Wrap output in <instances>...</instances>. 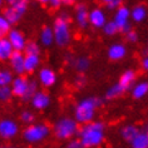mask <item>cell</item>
I'll use <instances>...</instances> for the list:
<instances>
[{
  "instance_id": "cell-1",
  "label": "cell",
  "mask_w": 148,
  "mask_h": 148,
  "mask_svg": "<svg viewBox=\"0 0 148 148\" xmlns=\"http://www.w3.org/2000/svg\"><path fill=\"white\" fill-rule=\"evenodd\" d=\"M77 137L84 148H97L106 139V124L102 121H92L89 123L80 124Z\"/></svg>"
},
{
  "instance_id": "cell-2",
  "label": "cell",
  "mask_w": 148,
  "mask_h": 148,
  "mask_svg": "<svg viewBox=\"0 0 148 148\" xmlns=\"http://www.w3.org/2000/svg\"><path fill=\"white\" fill-rule=\"evenodd\" d=\"M103 104L102 98L98 97H84L74 107L73 117L79 124H86L94 121L95 110Z\"/></svg>"
},
{
  "instance_id": "cell-3",
  "label": "cell",
  "mask_w": 148,
  "mask_h": 148,
  "mask_svg": "<svg viewBox=\"0 0 148 148\" xmlns=\"http://www.w3.org/2000/svg\"><path fill=\"white\" fill-rule=\"evenodd\" d=\"M54 44L59 48L68 47L72 42V29H70V16L66 12H62L55 18L53 24Z\"/></svg>"
},
{
  "instance_id": "cell-4",
  "label": "cell",
  "mask_w": 148,
  "mask_h": 148,
  "mask_svg": "<svg viewBox=\"0 0 148 148\" xmlns=\"http://www.w3.org/2000/svg\"><path fill=\"white\" fill-rule=\"evenodd\" d=\"M80 124L74 117H60L53 125V133L59 140H69L78 134Z\"/></svg>"
},
{
  "instance_id": "cell-5",
  "label": "cell",
  "mask_w": 148,
  "mask_h": 148,
  "mask_svg": "<svg viewBox=\"0 0 148 148\" xmlns=\"http://www.w3.org/2000/svg\"><path fill=\"white\" fill-rule=\"evenodd\" d=\"M50 127L47 123H32L23 131V138L27 143L36 144L45 140L50 136Z\"/></svg>"
},
{
  "instance_id": "cell-6",
  "label": "cell",
  "mask_w": 148,
  "mask_h": 148,
  "mask_svg": "<svg viewBox=\"0 0 148 148\" xmlns=\"http://www.w3.org/2000/svg\"><path fill=\"white\" fill-rule=\"evenodd\" d=\"M28 5L29 3H19V4H15V5H8L5 9H3L1 14L6 18V20L10 24L15 25L25 15V13L28 10Z\"/></svg>"
},
{
  "instance_id": "cell-7",
  "label": "cell",
  "mask_w": 148,
  "mask_h": 148,
  "mask_svg": "<svg viewBox=\"0 0 148 148\" xmlns=\"http://www.w3.org/2000/svg\"><path fill=\"white\" fill-rule=\"evenodd\" d=\"M20 128L16 121L13 118H1L0 119V138L4 140L14 139L19 134Z\"/></svg>"
},
{
  "instance_id": "cell-8",
  "label": "cell",
  "mask_w": 148,
  "mask_h": 148,
  "mask_svg": "<svg viewBox=\"0 0 148 148\" xmlns=\"http://www.w3.org/2000/svg\"><path fill=\"white\" fill-rule=\"evenodd\" d=\"M57 73L49 66H43L38 72V82L44 88H51L57 83Z\"/></svg>"
},
{
  "instance_id": "cell-9",
  "label": "cell",
  "mask_w": 148,
  "mask_h": 148,
  "mask_svg": "<svg viewBox=\"0 0 148 148\" xmlns=\"http://www.w3.org/2000/svg\"><path fill=\"white\" fill-rule=\"evenodd\" d=\"M6 38L9 39V42H10V44H12V47H13L14 50L24 51L28 40H27V38H25V35L19 30V29L12 28V30L9 32V34H8Z\"/></svg>"
},
{
  "instance_id": "cell-10",
  "label": "cell",
  "mask_w": 148,
  "mask_h": 148,
  "mask_svg": "<svg viewBox=\"0 0 148 148\" xmlns=\"http://www.w3.org/2000/svg\"><path fill=\"white\" fill-rule=\"evenodd\" d=\"M24 59H25L24 51H16V50H14V53L12 54V57H10V59H9L10 69L13 70L14 74H16V75H23V74H25Z\"/></svg>"
},
{
  "instance_id": "cell-11",
  "label": "cell",
  "mask_w": 148,
  "mask_h": 148,
  "mask_svg": "<svg viewBox=\"0 0 148 148\" xmlns=\"http://www.w3.org/2000/svg\"><path fill=\"white\" fill-rule=\"evenodd\" d=\"M50 95L44 90H38L36 93L33 95L32 99H30V103L33 106V108L36 109V110H44L47 109L48 107L50 106Z\"/></svg>"
},
{
  "instance_id": "cell-12",
  "label": "cell",
  "mask_w": 148,
  "mask_h": 148,
  "mask_svg": "<svg viewBox=\"0 0 148 148\" xmlns=\"http://www.w3.org/2000/svg\"><path fill=\"white\" fill-rule=\"evenodd\" d=\"M75 23L79 29H87L89 25V10L83 3H79L75 6Z\"/></svg>"
},
{
  "instance_id": "cell-13",
  "label": "cell",
  "mask_w": 148,
  "mask_h": 148,
  "mask_svg": "<svg viewBox=\"0 0 148 148\" xmlns=\"http://www.w3.org/2000/svg\"><path fill=\"white\" fill-rule=\"evenodd\" d=\"M28 84H29V79L24 75H16L14 77L12 84V90H13V94L14 97H18V98H21L23 95L25 94V92L28 89Z\"/></svg>"
},
{
  "instance_id": "cell-14",
  "label": "cell",
  "mask_w": 148,
  "mask_h": 148,
  "mask_svg": "<svg viewBox=\"0 0 148 148\" xmlns=\"http://www.w3.org/2000/svg\"><path fill=\"white\" fill-rule=\"evenodd\" d=\"M107 15L101 8H94L89 10V25L95 29H102L107 23Z\"/></svg>"
},
{
  "instance_id": "cell-15",
  "label": "cell",
  "mask_w": 148,
  "mask_h": 148,
  "mask_svg": "<svg viewBox=\"0 0 148 148\" xmlns=\"http://www.w3.org/2000/svg\"><path fill=\"white\" fill-rule=\"evenodd\" d=\"M129 19H131V9H128L127 6H123V5L119 6L116 10L113 16V21L118 25L119 30L127 24H129Z\"/></svg>"
},
{
  "instance_id": "cell-16",
  "label": "cell",
  "mask_w": 148,
  "mask_h": 148,
  "mask_svg": "<svg viewBox=\"0 0 148 148\" xmlns=\"http://www.w3.org/2000/svg\"><path fill=\"white\" fill-rule=\"evenodd\" d=\"M107 55H108V58L110 59V60H113V62L122 60V59L127 55V48H125V45L124 44H122V43L112 44V45L108 48Z\"/></svg>"
},
{
  "instance_id": "cell-17",
  "label": "cell",
  "mask_w": 148,
  "mask_h": 148,
  "mask_svg": "<svg viewBox=\"0 0 148 148\" xmlns=\"http://www.w3.org/2000/svg\"><path fill=\"white\" fill-rule=\"evenodd\" d=\"M40 66V55L25 54L24 59V69L27 74H33L35 70H38Z\"/></svg>"
},
{
  "instance_id": "cell-18",
  "label": "cell",
  "mask_w": 148,
  "mask_h": 148,
  "mask_svg": "<svg viewBox=\"0 0 148 148\" xmlns=\"http://www.w3.org/2000/svg\"><path fill=\"white\" fill-rule=\"evenodd\" d=\"M139 131L140 129L134 124H125V125H123V127L121 128L119 134H121L122 139H123L124 142L131 143L132 140L136 138V136L139 133Z\"/></svg>"
},
{
  "instance_id": "cell-19",
  "label": "cell",
  "mask_w": 148,
  "mask_h": 148,
  "mask_svg": "<svg viewBox=\"0 0 148 148\" xmlns=\"http://www.w3.org/2000/svg\"><path fill=\"white\" fill-rule=\"evenodd\" d=\"M39 42L43 47L49 48L54 44V33L51 27H43L39 33Z\"/></svg>"
},
{
  "instance_id": "cell-20",
  "label": "cell",
  "mask_w": 148,
  "mask_h": 148,
  "mask_svg": "<svg viewBox=\"0 0 148 148\" xmlns=\"http://www.w3.org/2000/svg\"><path fill=\"white\" fill-rule=\"evenodd\" d=\"M14 49L8 38H0V62H9Z\"/></svg>"
},
{
  "instance_id": "cell-21",
  "label": "cell",
  "mask_w": 148,
  "mask_h": 148,
  "mask_svg": "<svg viewBox=\"0 0 148 148\" xmlns=\"http://www.w3.org/2000/svg\"><path fill=\"white\" fill-rule=\"evenodd\" d=\"M136 78H137V74L136 72L133 69H128V70H125V72L121 75V78H119V84H122L125 89L128 90H131L133 86H134V82H136Z\"/></svg>"
},
{
  "instance_id": "cell-22",
  "label": "cell",
  "mask_w": 148,
  "mask_h": 148,
  "mask_svg": "<svg viewBox=\"0 0 148 148\" xmlns=\"http://www.w3.org/2000/svg\"><path fill=\"white\" fill-rule=\"evenodd\" d=\"M125 92H127V89H125L122 84L116 83V84H113L112 87H109L108 89H107L106 94H104V98L107 99V101H113V99H117V98L122 97Z\"/></svg>"
},
{
  "instance_id": "cell-23",
  "label": "cell",
  "mask_w": 148,
  "mask_h": 148,
  "mask_svg": "<svg viewBox=\"0 0 148 148\" xmlns=\"http://www.w3.org/2000/svg\"><path fill=\"white\" fill-rule=\"evenodd\" d=\"M148 15V10L144 5H136L131 10V19L134 23H142Z\"/></svg>"
},
{
  "instance_id": "cell-24",
  "label": "cell",
  "mask_w": 148,
  "mask_h": 148,
  "mask_svg": "<svg viewBox=\"0 0 148 148\" xmlns=\"http://www.w3.org/2000/svg\"><path fill=\"white\" fill-rule=\"evenodd\" d=\"M72 66L78 73H86L87 70L90 68V59L88 57H84V55H82V57H75Z\"/></svg>"
},
{
  "instance_id": "cell-25",
  "label": "cell",
  "mask_w": 148,
  "mask_h": 148,
  "mask_svg": "<svg viewBox=\"0 0 148 148\" xmlns=\"http://www.w3.org/2000/svg\"><path fill=\"white\" fill-rule=\"evenodd\" d=\"M132 97L134 99H142L148 94V82H139L132 88Z\"/></svg>"
},
{
  "instance_id": "cell-26",
  "label": "cell",
  "mask_w": 148,
  "mask_h": 148,
  "mask_svg": "<svg viewBox=\"0 0 148 148\" xmlns=\"http://www.w3.org/2000/svg\"><path fill=\"white\" fill-rule=\"evenodd\" d=\"M131 144L132 148H148V131H139Z\"/></svg>"
},
{
  "instance_id": "cell-27",
  "label": "cell",
  "mask_w": 148,
  "mask_h": 148,
  "mask_svg": "<svg viewBox=\"0 0 148 148\" xmlns=\"http://www.w3.org/2000/svg\"><path fill=\"white\" fill-rule=\"evenodd\" d=\"M39 90V82L35 79H29V84H28V89L25 92V94L21 97L20 99L23 102H30L32 97L34 95L36 92Z\"/></svg>"
},
{
  "instance_id": "cell-28",
  "label": "cell",
  "mask_w": 148,
  "mask_h": 148,
  "mask_svg": "<svg viewBox=\"0 0 148 148\" xmlns=\"http://www.w3.org/2000/svg\"><path fill=\"white\" fill-rule=\"evenodd\" d=\"M14 79V73L12 69L1 68L0 69V87L10 86Z\"/></svg>"
},
{
  "instance_id": "cell-29",
  "label": "cell",
  "mask_w": 148,
  "mask_h": 148,
  "mask_svg": "<svg viewBox=\"0 0 148 148\" xmlns=\"http://www.w3.org/2000/svg\"><path fill=\"white\" fill-rule=\"evenodd\" d=\"M13 25L6 20V18L0 13V38H6L9 32L12 30Z\"/></svg>"
},
{
  "instance_id": "cell-30",
  "label": "cell",
  "mask_w": 148,
  "mask_h": 148,
  "mask_svg": "<svg viewBox=\"0 0 148 148\" xmlns=\"http://www.w3.org/2000/svg\"><path fill=\"white\" fill-rule=\"evenodd\" d=\"M14 94L10 86H4L0 87V102L1 103H8L13 99Z\"/></svg>"
},
{
  "instance_id": "cell-31",
  "label": "cell",
  "mask_w": 148,
  "mask_h": 148,
  "mask_svg": "<svg viewBox=\"0 0 148 148\" xmlns=\"http://www.w3.org/2000/svg\"><path fill=\"white\" fill-rule=\"evenodd\" d=\"M102 29H103V33L108 36H114L117 33H119V28H118V25L113 20H108Z\"/></svg>"
},
{
  "instance_id": "cell-32",
  "label": "cell",
  "mask_w": 148,
  "mask_h": 148,
  "mask_svg": "<svg viewBox=\"0 0 148 148\" xmlns=\"http://www.w3.org/2000/svg\"><path fill=\"white\" fill-rule=\"evenodd\" d=\"M24 54H33V55H40V45L34 40L27 43L24 49Z\"/></svg>"
},
{
  "instance_id": "cell-33",
  "label": "cell",
  "mask_w": 148,
  "mask_h": 148,
  "mask_svg": "<svg viewBox=\"0 0 148 148\" xmlns=\"http://www.w3.org/2000/svg\"><path fill=\"white\" fill-rule=\"evenodd\" d=\"M87 83H88V79H87V77L84 75V73H78L74 77L73 84L77 89H83V88L87 86Z\"/></svg>"
},
{
  "instance_id": "cell-34",
  "label": "cell",
  "mask_w": 148,
  "mask_h": 148,
  "mask_svg": "<svg viewBox=\"0 0 148 148\" xmlns=\"http://www.w3.org/2000/svg\"><path fill=\"white\" fill-rule=\"evenodd\" d=\"M20 121L23 122L24 124H32V123H34V121H35V114L32 112V110H23V112L20 113Z\"/></svg>"
},
{
  "instance_id": "cell-35",
  "label": "cell",
  "mask_w": 148,
  "mask_h": 148,
  "mask_svg": "<svg viewBox=\"0 0 148 148\" xmlns=\"http://www.w3.org/2000/svg\"><path fill=\"white\" fill-rule=\"evenodd\" d=\"M65 148H84V146L82 144V142H80V139L78 138V137H77V138L74 137V138H70L68 140Z\"/></svg>"
},
{
  "instance_id": "cell-36",
  "label": "cell",
  "mask_w": 148,
  "mask_h": 148,
  "mask_svg": "<svg viewBox=\"0 0 148 148\" xmlns=\"http://www.w3.org/2000/svg\"><path fill=\"white\" fill-rule=\"evenodd\" d=\"M125 39H127V42L129 43H137L138 42V39H139V35H138V33L134 32V30H129L128 33H125Z\"/></svg>"
},
{
  "instance_id": "cell-37",
  "label": "cell",
  "mask_w": 148,
  "mask_h": 148,
  "mask_svg": "<svg viewBox=\"0 0 148 148\" xmlns=\"http://www.w3.org/2000/svg\"><path fill=\"white\" fill-rule=\"evenodd\" d=\"M106 5L109 10H114V12H116L119 6H122V0H112V1L108 3V4H106Z\"/></svg>"
},
{
  "instance_id": "cell-38",
  "label": "cell",
  "mask_w": 148,
  "mask_h": 148,
  "mask_svg": "<svg viewBox=\"0 0 148 148\" xmlns=\"http://www.w3.org/2000/svg\"><path fill=\"white\" fill-rule=\"evenodd\" d=\"M48 5H49L51 9L57 10V9H59V8H60V6L63 5V0H49Z\"/></svg>"
},
{
  "instance_id": "cell-39",
  "label": "cell",
  "mask_w": 148,
  "mask_h": 148,
  "mask_svg": "<svg viewBox=\"0 0 148 148\" xmlns=\"http://www.w3.org/2000/svg\"><path fill=\"white\" fill-rule=\"evenodd\" d=\"M140 65H142V68L146 70V72H148V54H146L142 59V62H140Z\"/></svg>"
},
{
  "instance_id": "cell-40",
  "label": "cell",
  "mask_w": 148,
  "mask_h": 148,
  "mask_svg": "<svg viewBox=\"0 0 148 148\" xmlns=\"http://www.w3.org/2000/svg\"><path fill=\"white\" fill-rule=\"evenodd\" d=\"M64 59H65V63H68V64L72 66L73 65V62H74V59H75V57H74L73 54H66L65 57H64Z\"/></svg>"
},
{
  "instance_id": "cell-41",
  "label": "cell",
  "mask_w": 148,
  "mask_h": 148,
  "mask_svg": "<svg viewBox=\"0 0 148 148\" xmlns=\"http://www.w3.org/2000/svg\"><path fill=\"white\" fill-rule=\"evenodd\" d=\"M5 3L8 5H15L19 3H29V0H5Z\"/></svg>"
},
{
  "instance_id": "cell-42",
  "label": "cell",
  "mask_w": 148,
  "mask_h": 148,
  "mask_svg": "<svg viewBox=\"0 0 148 148\" xmlns=\"http://www.w3.org/2000/svg\"><path fill=\"white\" fill-rule=\"evenodd\" d=\"M129 30H132V25H131V23L127 24V25H125V27L122 28L121 30H119V33H123V34H125V33H128Z\"/></svg>"
},
{
  "instance_id": "cell-43",
  "label": "cell",
  "mask_w": 148,
  "mask_h": 148,
  "mask_svg": "<svg viewBox=\"0 0 148 148\" xmlns=\"http://www.w3.org/2000/svg\"><path fill=\"white\" fill-rule=\"evenodd\" d=\"M77 0H63V4L64 5H73Z\"/></svg>"
},
{
  "instance_id": "cell-44",
  "label": "cell",
  "mask_w": 148,
  "mask_h": 148,
  "mask_svg": "<svg viewBox=\"0 0 148 148\" xmlns=\"http://www.w3.org/2000/svg\"><path fill=\"white\" fill-rule=\"evenodd\" d=\"M0 148H19L15 146H9V144H0Z\"/></svg>"
},
{
  "instance_id": "cell-45",
  "label": "cell",
  "mask_w": 148,
  "mask_h": 148,
  "mask_svg": "<svg viewBox=\"0 0 148 148\" xmlns=\"http://www.w3.org/2000/svg\"><path fill=\"white\" fill-rule=\"evenodd\" d=\"M4 4H5V0H0V10H3V8H4Z\"/></svg>"
},
{
  "instance_id": "cell-46",
  "label": "cell",
  "mask_w": 148,
  "mask_h": 148,
  "mask_svg": "<svg viewBox=\"0 0 148 148\" xmlns=\"http://www.w3.org/2000/svg\"><path fill=\"white\" fill-rule=\"evenodd\" d=\"M38 3H40V4H48L49 3V0H36Z\"/></svg>"
},
{
  "instance_id": "cell-47",
  "label": "cell",
  "mask_w": 148,
  "mask_h": 148,
  "mask_svg": "<svg viewBox=\"0 0 148 148\" xmlns=\"http://www.w3.org/2000/svg\"><path fill=\"white\" fill-rule=\"evenodd\" d=\"M101 1L103 3V4H108V3H110L112 0H101Z\"/></svg>"
},
{
  "instance_id": "cell-48",
  "label": "cell",
  "mask_w": 148,
  "mask_h": 148,
  "mask_svg": "<svg viewBox=\"0 0 148 148\" xmlns=\"http://www.w3.org/2000/svg\"><path fill=\"white\" fill-rule=\"evenodd\" d=\"M147 49H148V40H147Z\"/></svg>"
},
{
  "instance_id": "cell-49",
  "label": "cell",
  "mask_w": 148,
  "mask_h": 148,
  "mask_svg": "<svg viewBox=\"0 0 148 148\" xmlns=\"http://www.w3.org/2000/svg\"><path fill=\"white\" fill-rule=\"evenodd\" d=\"M147 131H148V122H147Z\"/></svg>"
}]
</instances>
